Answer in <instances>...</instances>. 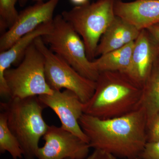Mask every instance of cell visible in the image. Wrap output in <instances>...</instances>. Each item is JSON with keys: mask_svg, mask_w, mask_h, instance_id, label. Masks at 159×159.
<instances>
[{"mask_svg": "<svg viewBox=\"0 0 159 159\" xmlns=\"http://www.w3.org/2000/svg\"><path fill=\"white\" fill-rule=\"evenodd\" d=\"M90 148L105 151L117 157L139 159L147 142L145 108L122 116L102 119L83 114L79 120Z\"/></svg>", "mask_w": 159, "mask_h": 159, "instance_id": "cell-1", "label": "cell"}, {"mask_svg": "<svg viewBox=\"0 0 159 159\" xmlns=\"http://www.w3.org/2000/svg\"><path fill=\"white\" fill-rule=\"evenodd\" d=\"M93 95L84 103V114L102 119L122 116L142 106V88L126 73H99Z\"/></svg>", "mask_w": 159, "mask_h": 159, "instance_id": "cell-2", "label": "cell"}, {"mask_svg": "<svg viewBox=\"0 0 159 159\" xmlns=\"http://www.w3.org/2000/svg\"><path fill=\"white\" fill-rule=\"evenodd\" d=\"M1 109L6 113L8 127L19 142L25 159H35L39 140L49 125L43 117L46 107L38 96L10 98L1 102Z\"/></svg>", "mask_w": 159, "mask_h": 159, "instance_id": "cell-3", "label": "cell"}, {"mask_svg": "<svg viewBox=\"0 0 159 159\" xmlns=\"http://www.w3.org/2000/svg\"><path fill=\"white\" fill-rule=\"evenodd\" d=\"M116 0H97L63 11L61 16L82 39L89 60L96 58L100 39L116 17Z\"/></svg>", "mask_w": 159, "mask_h": 159, "instance_id": "cell-4", "label": "cell"}, {"mask_svg": "<svg viewBox=\"0 0 159 159\" xmlns=\"http://www.w3.org/2000/svg\"><path fill=\"white\" fill-rule=\"evenodd\" d=\"M42 38L51 51L80 75L94 81L97 80L99 73L87 57L82 39L61 14L54 18L51 31Z\"/></svg>", "mask_w": 159, "mask_h": 159, "instance_id": "cell-5", "label": "cell"}, {"mask_svg": "<svg viewBox=\"0 0 159 159\" xmlns=\"http://www.w3.org/2000/svg\"><path fill=\"white\" fill-rule=\"evenodd\" d=\"M45 64L44 57L34 42L26 50L18 66L5 71L4 78L10 98L53 94L54 90L46 80Z\"/></svg>", "mask_w": 159, "mask_h": 159, "instance_id": "cell-6", "label": "cell"}, {"mask_svg": "<svg viewBox=\"0 0 159 159\" xmlns=\"http://www.w3.org/2000/svg\"><path fill=\"white\" fill-rule=\"evenodd\" d=\"M34 43L44 57L46 79L51 88L53 90H69L75 93L83 103L87 102L93 95L96 81L80 75L66 61L53 53L42 37L36 39Z\"/></svg>", "mask_w": 159, "mask_h": 159, "instance_id": "cell-7", "label": "cell"}, {"mask_svg": "<svg viewBox=\"0 0 159 159\" xmlns=\"http://www.w3.org/2000/svg\"><path fill=\"white\" fill-rule=\"evenodd\" d=\"M43 138L45 144L38 150V159H84L88 156V143L62 127L49 125Z\"/></svg>", "mask_w": 159, "mask_h": 159, "instance_id": "cell-8", "label": "cell"}, {"mask_svg": "<svg viewBox=\"0 0 159 159\" xmlns=\"http://www.w3.org/2000/svg\"><path fill=\"white\" fill-rule=\"evenodd\" d=\"M59 0L37 2L19 13L15 22L0 38V52L8 50L21 38L44 23L53 20Z\"/></svg>", "mask_w": 159, "mask_h": 159, "instance_id": "cell-9", "label": "cell"}, {"mask_svg": "<svg viewBox=\"0 0 159 159\" xmlns=\"http://www.w3.org/2000/svg\"><path fill=\"white\" fill-rule=\"evenodd\" d=\"M46 107L51 108L60 120L61 126L89 144V139L80 127L79 120L84 114V103L74 92L54 90L51 95L38 96Z\"/></svg>", "mask_w": 159, "mask_h": 159, "instance_id": "cell-10", "label": "cell"}, {"mask_svg": "<svg viewBox=\"0 0 159 159\" xmlns=\"http://www.w3.org/2000/svg\"><path fill=\"white\" fill-rule=\"evenodd\" d=\"M159 55V43L147 29L134 41L130 64L126 74L142 88Z\"/></svg>", "mask_w": 159, "mask_h": 159, "instance_id": "cell-11", "label": "cell"}, {"mask_svg": "<svg viewBox=\"0 0 159 159\" xmlns=\"http://www.w3.org/2000/svg\"><path fill=\"white\" fill-rule=\"evenodd\" d=\"M114 11L116 16L140 31L159 24V0H116Z\"/></svg>", "mask_w": 159, "mask_h": 159, "instance_id": "cell-12", "label": "cell"}, {"mask_svg": "<svg viewBox=\"0 0 159 159\" xmlns=\"http://www.w3.org/2000/svg\"><path fill=\"white\" fill-rule=\"evenodd\" d=\"M52 21L44 23L34 31L18 40L6 51L0 54V96L2 98H9L10 93L4 78L5 71L12 65L17 63L23 59L29 46L38 38L48 34L52 29Z\"/></svg>", "mask_w": 159, "mask_h": 159, "instance_id": "cell-13", "label": "cell"}, {"mask_svg": "<svg viewBox=\"0 0 159 159\" xmlns=\"http://www.w3.org/2000/svg\"><path fill=\"white\" fill-rule=\"evenodd\" d=\"M140 31L116 16L100 39L96 51V58L134 42Z\"/></svg>", "mask_w": 159, "mask_h": 159, "instance_id": "cell-14", "label": "cell"}, {"mask_svg": "<svg viewBox=\"0 0 159 159\" xmlns=\"http://www.w3.org/2000/svg\"><path fill=\"white\" fill-rule=\"evenodd\" d=\"M134 44V42L95 58L92 61L94 68L99 73L104 71L126 73L130 66Z\"/></svg>", "mask_w": 159, "mask_h": 159, "instance_id": "cell-15", "label": "cell"}, {"mask_svg": "<svg viewBox=\"0 0 159 159\" xmlns=\"http://www.w3.org/2000/svg\"><path fill=\"white\" fill-rule=\"evenodd\" d=\"M142 106L146 112L148 124L159 112V55L142 87Z\"/></svg>", "mask_w": 159, "mask_h": 159, "instance_id": "cell-16", "label": "cell"}, {"mask_svg": "<svg viewBox=\"0 0 159 159\" xmlns=\"http://www.w3.org/2000/svg\"><path fill=\"white\" fill-rule=\"evenodd\" d=\"M6 152L13 159H21L24 157L19 142L8 127L7 115L2 111L0 113V152Z\"/></svg>", "mask_w": 159, "mask_h": 159, "instance_id": "cell-17", "label": "cell"}, {"mask_svg": "<svg viewBox=\"0 0 159 159\" xmlns=\"http://www.w3.org/2000/svg\"><path fill=\"white\" fill-rule=\"evenodd\" d=\"M19 0H0V30L2 34L13 25L19 15L16 5Z\"/></svg>", "mask_w": 159, "mask_h": 159, "instance_id": "cell-18", "label": "cell"}, {"mask_svg": "<svg viewBox=\"0 0 159 159\" xmlns=\"http://www.w3.org/2000/svg\"><path fill=\"white\" fill-rule=\"evenodd\" d=\"M147 142L159 141V112L147 124Z\"/></svg>", "mask_w": 159, "mask_h": 159, "instance_id": "cell-19", "label": "cell"}, {"mask_svg": "<svg viewBox=\"0 0 159 159\" xmlns=\"http://www.w3.org/2000/svg\"><path fill=\"white\" fill-rule=\"evenodd\" d=\"M140 159H159V141L147 142L141 154Z\"/></svg>", "mask_w": 159, "mask_h": 159, "instance_id": "cell-20", "label": "cell"}, {"mask_svg": "<svg viewBox=\"0 0 159 159\" xmlns=\"http://www.w3.org/2000/svg\"><path fill=\"white\" fill-rule=\"evenodd\" d=\"M117 157L108 152L99 149H95L86 159H117Z\"/></svg>", "mask_w": 159, "mask_h": 159, "instance_id": "cell-21", "label": "cell"}, {"mask_svg": "<svg viewBox=\"0 0 159 159\" xmlns=\"http://www.w3.org/2000/svg\"><path fill=\"white\" fill-rule=\"evenodd\" d=\"M147 29L159 43V24L154 25Z\"/></svg>", "mask_w": 159, "mask_h": 159, "instance_id": "cell-22", "label": "cell"}, {"mask_svg": "<svg viewBox=\"0 0 159 159\" xmlns=\"http://www.w3.org/2000/svg\"><path fill=\"white\" fill-rule=\"evenodd\" d=\"M70 2L75 6H80L85 5L90 2V0H69Z\"/></svg>", "mask_w": 159, "mask_h": 159, "instance_id": "cell-23", "label": "cell"}, {"mask_svg": "<svg viewBox=\"0 0 159 159\" xmlns=\"http://www.w3.org/2000/svg\"><path fill=\"white\" fill-rule=\"evenodd\" d=\"M28 2V0H19L18 3L20 6L23 7L26 6Z\"/></svg>", "mask_w": 159, "mask_h": 159, "instance_id": "cell-24", "label": "cell"}, {"mask_svg": "<svg viewBox=\"0 0 159 159\" xmlns=\"http://www.w3.org/2000/svg\"><path fill=\"white\" fill-rule=\"evenodd\" d=\"M33 1H35L36 2H42L43 0H33Z\"/></svg>", "mask_w": 159, "mask_h": 159, "instance_id": "cell-25", "label": "cell"}, {"mask_svg": "<svg viewBox=\"0 0 159 159\" xmlns=\"http://www.w3.org/2000/svg\"><path fill=\"white\" fill-rule=\"evenodd\" d=\"M72 159L67 158V159Z\"/></svg>", "mask_w": 159, "mask_h": 159, "instance_id": "cell-26", "label": "cell"}, {"mask_svg": "<svg viewBox=\"0 0 159 159\" xmlns=\"http://www.w3.org/2000/svg\"></svg>", "mask_w": 159, "mask_h": 159, "instance_id": "cell-27", "label": "cell"}]
</instances>
